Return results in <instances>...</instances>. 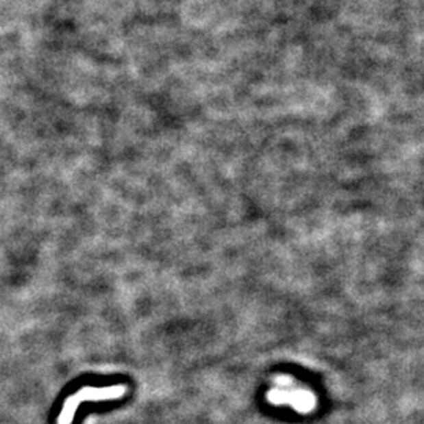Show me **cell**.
Listing matches in <instances>:
<instances>
[{
  "label": "cell",
  "mask_w": 424,
  "mask_h": 424,
  "mask_svg": "<svg viewBox=\"0 0 424 424\" xmlns=\"http://www.w3.org/2000/svg\"><path fill=\"white\" fill-rule=\"evenodd\" d=\"M126 393V388L121 385L116 386H104V388H95V386H85V388L79 390L77 393L64 401L62 407L60 415L57 418V424H71L74 420V415L79 409L80 404L88 401H107V399H118Z\"/></svg>",
  "instance_id": "obj_1"
}]
</instances>
